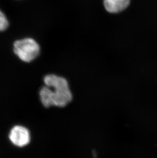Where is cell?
Returning a JSON list of instances; mask_svg holds the SVG:
<instances>
[{
    "mask_svg": "<svg viewBox=\"0 0 157 158\" xmlns=\"http://www.w3.org/2000/svg\"><path fill=\"white\" fill-rule=\"evenodd\" d=\"M43 81L45 86L40 89L39 96L44 106L63 107L72 101L73 94L65 78L49 74L45 76Z\"/></svg>",
    "mask_w": 157,
    "mask_h": 158,
    "instance_id": "obj_1",
    "label": "cell"
},
{
    "mask_svg": "<svg viewBox=\"0 0 157 158\" xmlns=\"http://www.w3.org/2000/svg\"><path fill=\"white\" fill-rule=\"evenodd\" d=\"M14 52L20 60L30 63L39 55L40 47L37 42L31 38L18 40L14 44Z\"/></svg>",
    "mask_w": 157,
    "mask_h": 158,
    "instance_id": "obj_2",
    "label": "cell"
},
{
    "mask_svg": "<svg viewBox=\"0 0 157 158\" xmlns=\"http://www.w3.org/2000/svg\"><path fill=\"white\" fill-rule=\"evenodd\" d=\"M9 139L15 146L23 147L28 144L30 141V134L25 127L16 125L11 130Z\"/></svg>",
    "mask_w": 157,
    "mask_h": 158,
    "instance_id": "obj_3",
    "label": "cell"
},
{
    "mask_svg": "<svg viewBox=\"0 0 157 158\" xmlns=\"http://www.w3.org/2000/svg\"><path fill=\"white\" fill-rule=\"evenodd\" d=\"M130 0H104L105 9L110 13H117L128 7Z\"/></svg>",
    "mask_w": 157,
    "mask_h": 158,
    "instance_id": "obj_4",
    "label": "cell"
},
{
    "mask_svg": "<svg viewBox=\"0 0 157 158\" xmlns=\"http://www.w3.org/2000/svg\"><path fill=\"white\" fill-rule=\"evenodd\" d=\"M9 23L6 16L0 10V31H3L7 28Z\"/></svg>",
    "mask_w": 157,
    "mask_h": 158,
    "instance_id": "obj_5",
    "label": "cell"
}]
</instances>
